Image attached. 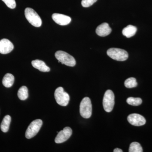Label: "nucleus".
Masks as SVG:
<instances>
[{
    "label": "nucleus",
    "instance_id": "19",
    "mask_svg": "<svg viewBox=\"0 0 152 152\" xmlns=\"http://www.w3.org/2000/svg\"><path fill=\"white\" fill-rule=\"evenodd\" d=\"M126 102L131 105L138 106L141 104L142 101L140 98L129 97L127 99Z\"/></svg>",
    "mask_w": 152,
    "mask_h": 152
},
{
    "label": "nucleus",
    "instance_id": "6",
    "mask_svg": "<svg viewBox=\"0 0 152 152\" xmlns=\"http://www.w3.org/2000/svg\"><path fill=\"white\" fill-rule=\"evenodd\" d=\"M115 105V95L110 90L106 91L103 100V105L104 110L107 113L113 110Z\"/></svg>",
    "mask_w": 152,
    "mask_h": 152
},
{
    "label": "nucleus",
    "instance_id": "7",
    "mask_svg": "<svg viewBox=\"0 0 152 152\" xmlns=\"http://www.w3.org/2000/svg\"><path fill=\"white\" fill-rule=\"evenodd\" d=\"M42 121L37 119L33 121L30 124L26 132V137L30 139L34 137L39 132L42 125Z\"/></svg>",
    "mask_w": 152,
    "mask_h": 152
},
{
    "label": "nucleus",
    "instance_id": "22",
    "mask_svg": "<svg viewBox=\"0 0 152 152\" xmlns=\"http://www.w3.org/2000/svg\"><path fill=\"white\" fill-rule=\"evenodd\" d=\"M97 0H82V5L84 7H89L94 4Z\"/></svg>",
    "mask_w": 152,
    "mask_h": 152
},
{
    "label": "nucleus",
    "instance_id": "21",
    "mask_svg": "<svg viewBox=\"0 0 152 152\" xmlns=\"http://www.w3.org/2000/svg\"><path fill=\"white\" fill-rule=\"evenodd\" d=\"M4 2L6 5L12 9H15L16 7V3L15 0H2Z\"/></svg>",
    "mask_w": 152,
    "mask_h": 152
},
{
    "label": "nucleus",
    "instance_id": "16",
    "mask_svg": "<svg viewBox=\"0 0 152 152\" xmlns=\"http://www.w3.org/2000/svg\"><path fill=\"white\" fill-rule=\"evenodd\" d=\"M11 121V117L9 115L5 116L4 118L1 125V129L3 132H7L8 131Z\"/></svg>",
    "mask_w": 152,
    "mask_h": 152
},
{
    "label": "nucleus",
    "instance_id": "1",
    "mask_svg": "<svg viewBox=\"0 0 152 152\" xmlns=\"http://www.w3.org/2000/svg\"><path fill=\"white\" fill-rule=\"evenodd\" d=\"M25 15L29 23L34 26L36 27L41 26L42 24V20L34 10L31 8H26L25 10Z\"/></svg>",
    "mask_w": 152,
    "mask_h": 152
},
{
    "label": "nucleus",
    "instance_id": "12",
    "mask_svg": "<svg viewBox=\"0 0 152 152\" xmlns=\"http://www.w3.org/2000/svg\"><path fill=\"white\" fill-rule=\"evenodd\" d=\"M112 32L111 28L107 23H103L98 26L96 29V33L98 36L104 37L109 35Z\"/></svg>",
    "mask_w": 152,
    "mask_h": 152
},
{
    "label": "nucleus",
    "instance_id": "8",
    "mask_svg": "<svg viewBox=\"0 0 152 152\" xmlns=\"http://www.w3.org/2000/svg\"><path fill=\"white\" fill-rule=\"evenodd\" d=\"M72 134V131L69 127H66L63 130L60 131L55 138V142L57 144L62 143L67 140Z\"/></svg>",
    "mask_w": 152,
    "mask_h": 152
},
{
    "label": "nucleus",
    "instance_id": "18",
    "mask_svg": "<svg viewBox=\"0 0 152 152\" xmlns=\"http://www.w3.org/2000/svg\"><path fill=\"white\" fill-rule=\"evenodd\" d=\"M129 152H142V148L140 144L137 142H133L130 145Z\"/></svg>",
    "mask_w": 152,
    "mask_h": 152
},
{
    "label": "nucleus",
    "instance_id": "11",
    "mask_svg": "<svg viewBox=\"0 0 152 152\" xmlns=\"http://www.w3.org/2000/svg\"><path fill=\"white\" fill-rule=\"evenodd\" d=\"M14 48L13 44L7 39H3L0 40V53L1 54L9 53L13 50Z\"/></svg>",
    "mask_w": 152,
    "mask_h": 152
},
{
    "label": "nucleus",
    "instance_id": "15",
    "mask_svg": "<svg viewBox=\"0 0 152 152\" xmlns=\"http://www.w3.org/2000/svg\"><path fill=\"white\" fill-rule=\"evenodd\" d=\"M14 81H15V77L12 74H7L3 78V85L7 88H10L13 85Z\"/></svg>",
    "mask_w": 152,
    "mask_h": 152
},
{
    "label": "nucleus",
    "instance_id": "17",
    "mask_svg": "<svg viewBox=\"0 0 152 152\" xmlns=\"http://www.w3.org/2000/svg\"><path fill=\"white\" fill-rule=\"evenodd\" d=\"M19 99L21 100H25L28 96V88L25 86H23L19 89L18 93Z\"/></svg>",
    "mask_w": 152,
    "mask_h": 152
},
{
    "label": "nucleus",
    "instance_id": "2",
    "mask_svg": "<svg viewBox=\"0 0 152 152\" xmlns=\"http://www.w3.org/2000/svg\"><path fill=\"white\" fill-rule=\"evenodd\" d=\"M55 57L63 64L71 67L75 66L76 62L75 58L65 52L58 51L55 53Z\"/></svg>",
    "mask_w": 152,
    "mask_h": 152
},
{
    "label": "nucleus",
    "instance_id": "23",
    "mask_svg": "<svg viewBox=\"0 0 152 152\" xmlns=\"http://www.w3.org/2000/svg\"><path fill=\"white\" fill-rule=\"evenodd\" d=\"M114 152H123V151L121 149L118 148H116L114 150Z\"/></svg>",
    "mask_w": 152,
    "mask_h": 152
},
{
    "label": "nucleus",
    "instance_id": "5",
    "mask_svg": "<svg viewBox=\"0 0 152 152\" xmlns=\"http://www.w3.org/2000/svg\"><path fill=\"white\" fill-rule=\"evenodd\" d=\"M54 96L57 103L60 105L65 107L69 104L70 100L69 96L64 91L62 87L57 88L55 91Z\"/></svg>",
    "mask_w": 152,
    "mask_h": 152
},
{
    "label": "nucleus",
    "instance_id": "3",
    "mask_svg": "<svg viewBox=\"0 0 152 152\" xmlns=\"http://www.w3.org/2000/svg\"><path fill=\"white\" fill-rule=\"evenodd\" d=\"M107 54L113 59L120 61H126L129 57L127 52L123 49L111 48L107 51Z\"/></svg>",
    "mask_w": 152,
    "mask_h": 152
},
{
    "label": "nucleus",
    "instance_id": "10",
    "mask_svg": "<svg viewBox=\"0 0 152 152\" xmlns=\"http://www.w3.org/2000/svg\"><path fill=\"white\" fill-rule=\"evenodd\" d=\"M52 19L54 21L61 26H66L71 22L70 17L63 14L54 13L52 15Z\"/></svg>",
    "mask_w": 152,
    "mask_h": 152
},
{
    "label": "nucleus",
    "instance_id": "9",
    "mask_svg": "<svg viewBox=\"0 0 152 152\" xmlns=\"http://www.w3.org/2000/svg\"><path fill=\"white\" fill-rule=\"evenodd\" d=\"M128 122L134 126H140L145 125L146 122L145 119L143 116L138 114H130L128 116Z\"/></svg>",
    "mask_w": 152,
    "mask_h": 152
},
{
    "label": "nucleus",
    "instance_id": "13",
    "mask_svg": "<svg viewBox=\"0 0 152 152\" xmlns=\"http://www.w3.org/2000/svg\"><path fill=\"white\" fill-rule=\"evenodd\" d=\"M32 65L34 68L37 69L42 72H49L50 69L46 64L43 61L39 60H36L33 61L31 62Z\"/></svg>",
    "mask_w": 152,
    "mask_h": 152
},
{
    "label": "nucleus",
    "instance_id": "4",
    "mask_svg": "<svg viewBox=\"0 0 152 152\" xmlns=\"http://www.w3.org/2000/svg\"><path fill=\"white\" fill-rule=\"evenodd\" d=\"M80 114L83 118H89L92 115V107L90 98L86 97L82 100L80 104Z\"/></svg>",
    "mask_w": 152,
    "mask_h": 152
},
{
    "label": "nucleus",
    "instance_id": "14",
    "mask_svg": "<svg viewBox=\"0 0 152 152\" xmlns=\"http://www.w3.org/2000/svg\"><path fill=\"white\" fill-rule=\"evenodd\" d=\"M137 31V28L132 25H129L126 27L124 28L122 31V34L124 36L129 38L135 34Z\"/></svg>",
    "mask_w": 152,
    "mask_h": 152
},
{
    "label": "nucleus",
    "instance_id": "20",
    "mask_svg": "<svg viewBox=\"0 0 152 152\" xmlns=\"http://www.w3.org/2000/svg\"><path fill=\"white\" fill-rule=\"evenodd\" d=\"M124 85L126 88H132L137 87V83L135 78L130 77L127 79L125 81Z\"/></svg>",
    "mask_w": 152,
    "mask_h": 152
}]
</instances>
